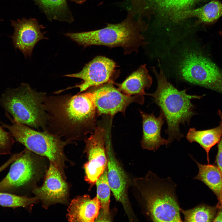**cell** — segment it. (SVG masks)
Returning a JSON list of instances; mask_svg holds the SVG:
<instances>
[{"label": "cell", "instance_id": "ac0fdd59", "mask_svg": "<svg viewBox=\"0 0 222 222\" xmlns=\"http://www.w3.org/2000/svg\"><path fill=\"white\" fill-rule=\"evenodd\" d=\"M152 79L148 73L146 65H142L131 74L121 84H117L118 89L123 93L130 96L146 95L145 89L152 85Z\"/></svg>", "mask_w": 222, "mask_h": 222}, {"label": "cell", "instance_id": "7402d4cb", "mask_svg": "<svg viewBox=\"0 0 222 222\" xmlns=\"http://www.w3.org/2000/svg\"><path fill=\"white\" fill-rule=\"evenodd\" d=\"M95 183L97 186V197L100 204V209L97 221H109V205L111 189L107 178V168L98 179Z\"/></svg>", "mask_w": 222, "mask_h": 222}, {"label": "cell", "instance_id": "9a60e30c", "mask_svg": "<svg viewBox=\"0 0 222 222\" xmlns=\"http://www.w3.org/2000/svg\"><path fill=\"white\" fill-rule=\"evenodd\" d=\"M142 119L143 134L141 145L143 149L157 150L161 146L168 145L166 139L161 137V130L165 119L160 112L156 117L154 113L149 114L140 110Z\"/></svg>", "mask_w": 222, "mask_h": 222}, {"label": "cell", "instance_id": "7a4b0ae2", "mask_svg": "<svg viewBox=\"0 0 222 222\" xmlns=\"http://www.w3.org/2000/svg\"><path fill=\"white\" fill-rule=\"evenodd\" d=\"M159 68L157 72L154 67L151 68L157 82L155 91L146 95L150 96L154 103L159 108L167 124L165 132L168 134V145L175 139L179 141L184 136L180 132V124H189L192 117L195 114V106L191 100L200 99L205 95H190L186 93L187 89L179 90L168 81L158 61Z\"/></svg>", "mask_w": 222, "mask_h": 222}, {"label": "cell", "instance_id": "f546056e", "mask_svg": "<svg viewBox=\"0 0 222 222\" xmlns=\"http://www.w3.org/2000/svg\"><path fill=\"white\" fill-rule=\"evenodd\" d=\"M217 206V210L213 222H222V206Z\"/></svg>", "mask_w": 222, "mask_h": 222}, {"label": "cell", "instance_id": "8fae6325", "mask_svg": "<svg viewBox=\"0 0 222 222\" xmlns=\"http://www.w3.org/2000/svg\"><path fill=\"white\" fill-rule=\"evenodd\" d=\"M116 67V64L113 60L105 56H97L86 64L79 72L64 75L80 79L83 80L81 83L58 92L59 93L67 89L78 88L80 93L91 87L99 86L110 82Z\"/></svg>", "mask_w": 222, "mask_h": 222}, {"label": "cell", "instance_id": "9c48e42d", "mask_svg": "<svg viewBox=\"0 0 222 222\" xmlns=\"http://www.w3.org/2000/svg\"><path fill=\"white\" fill-rule=\"evenodd\" d=\"M106 134L105 129L98 126L88 138L85 139L84 151L88 159L84 165L85 179L91 185L95 183L107 167Z\"/></svg>", "mask_w": 222, "mask_h": 222}, {"label": "cell", "instance_id": "ba28073f", "mask_svg": "<svg viewBox=\"0 0 222 222\" xmlns=\"http://www.w3.org/2000/svg\"><path fill=\"white\" fill-rule=\"evenodd\" d=\"M37 154L26 148L11 164L9 171L0 181V192L17 194L24 189L36 174Z\"/></svg>", "mask_w": 222, "mask_h": 222}, {"label": "cell", "instance_id": "d4e9b609", "mask_svg": "<svg viewBox=\"0 0 222 222\" xmlns=\"http://www.w3.org/2000/svg\"><path fill=\"white\" fill-rule=\"evenodd\" d=\"M38 199L36 198H29L25 196L5 192H0V206L15 208L26 207L35 203Z\"/></svg>", "mask_w": 222, "mask_h": 222}, {"label": "cell", "instance_id": "4fadbf2b", "mask_svg": "<svg viewBox=\"0 0 222 222\" xmlns=\"http://www.w3.org/2000/svg\"><path fill=\"white\" fill-rule=\"evenodd\" d=\"M14 30L11 37L15 47L19 49L25 57H30L33 49L39 41L47 38L44 36V28L36 19L23 18L17 20L11 21Z\"/></svg>", "mask_w": 222, "mask_h": 222}, {"label": "cell", "instance_id": "3957f363", "mask_svg": "<svg viewBox=\"0 0 222 222\" xmlns=\"http://www.w3.org/2000/svg\"><path fill=\"white\" fill-rule=\"evenodd\" d=\"M143 213L154 222H182L176 193V185L171 179H161L149 171L143 177L135 179Z\"/></svg>", "mask_w": 222, "mask_h": 222}, {"label": "cell", "instance_id": "52a82bcc", "mask_svg": "<svg viewBox=\"0 0 222 222\" xmlns=\"http://www.w3.org/2000/svg\"><path fill=\"white\" fill-rule=\"evenodd\" d=\"M179 71L185 81L222 94V70L200 49L184 51Z\"/></svg>", "mask_w": 222, "mask_h": 222}, {"label": "cell", "instance_id": "277c9868", "mask_svg": "<svg viewBox=\"0 0 222 222\" xmlns=\"http://www.w3.org/2000/svg\"><path fill=\"white\" fill-rule=\"evenodd\" d=\"M133 13L121 23L108 24L98 30L78 33H67L64 35L79 45L87 47L92 45L109 47H122L125 54L138 51L139 47L146 44L140 33L138 22L133 19Z\"/></svg>", "mask_w": 222, "mask_h": 222}, {"label": "cell", "instance_id": "30bf717a", "mask_svg": "<svg viewBox=\"0 0 222 222\" xmlns=\"http://www.w3.org/2000/svg\"><path fill=\"white\" fill-rule=\"evenodd\" d=\"M101 85L92 91L98 115L113 116L118 112L124 113L130 104L136 102L142 105L144 102V95L132 96L122 93L114 87L111 81Z\"/></svg>", "mask_w": 222, "mask_h": 222}, {"label": "cell", "instance_id": "ffe728a7", "mask_svg": "<svg viewBox=\"0 0 222 222\" xmlns=\"http://www.w3.org/2000/svg\"><path fill=\"white\" fill-rule=\"evenodd\" d=\"M222 135V122L213 128L204 130H196L190 128L186 135L187 140L191 143H198L205 150L208 163H209V152L211 148L220 141Z\"/></svg>", "mask_w": 222, "mask_h": 222}, {"label": "cell", "instance_id": "5bb4252c", "mask_svg": "<svg viewBox=\"0 0 222 222\" xmlns=\"http://www.w3.org/2000/svg\"><path fill=\"white\" fill-rule=\"evenodd\" d=\"M36 197L46 206L64 202L68 193V185L59 169L50 162L43 185L33 191Z\"/></svg>", "mask_w": 222, "mask_h": 222}, {"label": "cell", "instance_id": "484cf974", "mask_svg": "<svg viewBox=\"0 0 222 222\" xmlns=\"http://www.w3.org/2000/svg\"><path fill=\"white\" fill-rule=\"evenodd\" d=\"M0 125V155L11 154L15 140L10 133L5 131Z\"/></svg>", "mask_w": 222, "mask_h": 222}, {"label": "cell", "instance_id": "8992f818", "mask_svg": "<svg viewBox=\"0 0 222 222\" xmlns=\"http://www.w3.org/2000/svg\"><path fill=\"white\" fill-rule=\"evenodd\" d=\"M6 115L11 124L9 125L0 123L3 128L9 131L15 140L34 153L47 158L64 176V166L67 160L64 148L72 143L62 140L60 137L47 131L34 130L12 118L8 113Z\"/></svg>", "mask_w": 222, "mask_h": 222}, {"label": "cell", "instance_id": "603a6c76", "mask_svg": "<svg viewBox=\"0 0 222 222\" xmlns=\"http://www.w3.org/2000/svg\"><path fill=\"white\" fill-rule=\"evenodd\" d=\"M201 0H150L161 15L171 19L176 14L191 9Z\"/></svg>", "mask_w": 222, "mask_h": 222}, {"label": "cell", "instance_id": "4dcf8cb0", "mask_svg": "<svg viewBox=\"0 0 222 222\" xmlns=\"http://www.w3.org/2000/svg\"><path fill=\"white\" fill-rule=\"evenodd\" d=\"M73 1H74L76 3H81L84 2L86 0H70Z\"/></svg>", "mask_w": 222, "mask_h": 222}, {"label": "cell", "instance_id": "f1b7e54d", "mask_svg": "<svg viewBox=\"0 0 222 222\" xmlns=\"http://www.w3.org/2000/svg\"><path fill=\"white\" fill-rule=\"evenodd\" d=\"M22 154V152L14 154L4 164L0 166V173L11 164Z\"/></svg>", "mask_w": 222, "mask_h": 222}, {"label": "cell", "instance_id": "83f0119b", "mask_svg": "<svg viewBox=\"0 0 222 222\" xmlns=\"http://www.w3.org/2000/svg\"><path fill=\"white\" fill-rule=\"evenodd\" d=\"M131 1L134 10L139 13L142 12L147 7L146 0H131Z\"/></svg>", "mask_w": 222, "mask_h": 222}, {"label": "cell", "instance_id": "5b68a950", "mask_svg": "<svg viewBox=\"0 0 222 222\" xmlns=\"http://www.w3.org/2000/svg\"><path fill=\"white\" fill-rule=\"evenodd\" d=\"M46 93L32 89L27 84L9 89L2 95L1 106L19 122L46 131L47 116L43 104Z\"/></svg>", "mask_w": 222, "mask_h": 222}, {"label": "cell", "instance_id": "7c38bea8", "mask_svg": "<svg viewBox=\"0 0 222 222\" xmlns=\"http://www.w3.org/2000/svg\"><path fill=\"white\" fill-rule=\"evenodd\" d=\"M106 147L108 159L107 178L111 191L116 200L122 205L129 220H135L128 195V178L116 158L110 144Z\"/></svg>", "mask_w": 222, "mask_h": 222}, {"label": "cell", "instance_id": "cb8c5ba5", "mask_svg": "<svg viewBox=\"0 0 222 222\" xmlns=\"http://www.w3.org/2000/svg\"><path fill=\"white\" fill-rule=\"evenodd\" d=\"M217 206L212 207L200 204L195 207L184 210L180 208V212L184 216L185 222H213L216 216Z\"/></svg>", "mask_w": 222, "mask_h": 222}, {"label": "cell", "instance_id": "2e32d148", "mask_svg": "<svg viewBox=\"0 0 222 222\" xmlns=\"http://www.w3.org/2000/svg\"><path fill=\"white\" fill-rule=\"evenodd\" d=\"M100 209L97 196L92 199L87 195L79 196L72 200L67 210V219L70 222H93Z\"/></svg>", "mask_w": 222, "mask_h": 222}, {"label": "cell", "instance_id": "4316f807", "mask_svg": "<svg viewBox=\"0 0 222 222\" xmlns=\"http://www.w3.org/2000/svg\"><path fill=\"white\" fill-rule=\"evenodd\" d=\"M218 114L220 118V121L222 122V112L220 110H218ZM218 150L216 161L217 166L222 171V135L218 143Z\"/></svg>", "mask_w": 222, "mask_h": 222}, {"label": "cell", "instance_id": "e0dca14e", "mask_svg": "<svg viewBox=\"0 0 222 222\" xmlns=\"http://www.w3.org/2000/svg\"><path fill=\"white\" fill-rule=\"evenodd\" d=\"M222 16V3L218 0H212L199 8L178 12L171 19L177 22L195 17L198 18L200 23L210 24L216 22Z\"/></svg>", "mask_w": 222, "mask_h": 222}, {"label": "cell", "instance_id": "44dd1931", "mask_svg": "<svg viewBox=\"0 0 222 222\" xmlns=\"http://www.w3.org/2000/svg\"><path fill=\"white\" fill-rule=\"evenodd\" d=\"M50 20L72 23L74 20L67 0H32Z\"/></svg>", "mask_w": 222, "mask_h": 222}, {"label": "cell", "instance_id": "d6986e66", "mask_svg": "<svg viewBox=\"0 0 222 222\" xmlns=\"http://www.w3.org/2000/svg\"><path fill=\"white\" fill-rule=\"evenodd\" d=\"M199 169L198 173L194 179L201 181L207 186L216 196L217 205L222 206V174L219 168L214 165L203 164L193 158Z\"/></svg>", "mask_w": 222, "mask_h": 222}, {"label": "cell", "instance_id": "6da1fadb", "mask_svg": "<svg viewBox=\"0 0 222 222\" xmlns=\"http://www.w3.org/2000/svg\"><path fill=\"white\" fill-rule=\"evenodd\" d=\"M43 106L47 116L46 131L72 143L84 139L97 127V113L92 91L46 96Z\"/></svg>", "mask_w": 222, "mask_h": 222}]
</instances>
